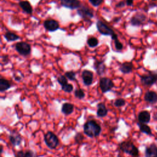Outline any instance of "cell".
Instances as JSON below:
<instances>
[{"instance_id":"ab89813d","label":"cell","mask_w":157,"mask_h":157,"mask_svg":"<svg viewBox=\"0 0 157 157\" xmlns=\"http://www.w3.org/2000/svg\"><path fill=\"white\" fill-rule=\"evenodd\" d=\"M118 157H121V156H120V155H118Z\"/></svg>"},{"instance_id":"f1b7e54d","label":"cell","mask_w":157,"mask_h":157,"mask_svg":"<svg viewBox=\"0 0 157 157\" xmlns=\"http://www.w3.org/2000/svg\"><path fill=\"white\" fill-rule=\"evenodd\" d=\"M57 82L60 85L63 86L67 83V78L65 75H60L57 78Z\"/></svg>"},{"instance_id":"836d02e7","label":"cell","mask_w":157,"mask_h":157,"mask_svg":"<svg viewBox=\"0 0 157 157\" xmlns=\"http://www.w3.org/2000/svg\"><path fill=\"white\" fill-rule=\"evenodd\" d=\"M89 1L94 6H98L102 3V0H89Z\"/></svg>"},{"instance_id":"ba28073f","label":"cell","mask_w":157,"mask_h":157,"mask_svg":"<svg viewBox=\"0 0 157 157\" xmlns=\"http://www.w3.org/2000/svg\"><path fill=\"white\" fill-rule=\"evenodd\" d=\"M82 79L85 86H90L93 82V73L92 71L85 69L82 72Z\"/></svg>"},{"instance_id":"ac0fdd59","label":"cell","mask_w":157,"mask_h":157,"mask_svg":"<svg viewBox=\"0 0 157 157\" xmlns=\"http://www.w3.org/2000/svg\"><path fill=\"white\" fill-rule=\"evenodd\" d=\"M74 110V104L69 102H65L62 104L61 112L65 115H69L73 113Z\"/></svg>"},{"instance_id":"4dcf8cb0","label":"cell","mask_w":157,"mask_h":157,"mask_svg":"<svg viewBox=\"0 0 157 157\" xmlns=\"http://www.w3.org/2000/svg\"><path fill=\"white\" fill-rule=\"evenodd\" d=\"M126 101L123 98H118L115 99L113 102V105L117 107H121L125 105Z\"/></svg>"},{"instance_id":"277c9868","label":"cell","mask_w":157,"mask_h":157,"mask_svg":"<svg viewBox=\"0 0 157 157\" xmlns=\"http://www.w3.org/2000/svg\"><path fill=\"white\" fill-rule=\"evenodd\" d=\"M96 26H97L98 30L101 34L103 35H106V36H110L112 39L113 40H115L116 39H117V36L114 33V31L111 28L108 27L106 25H105L102 21H97Z\"/></svg>"},{"instance_id":"9c48e42d","label":"cell","mask_w":157,"mask_h":157,"mask_svg":"<svg viewBox=\"0 0 157 157\" xmlns=\"http://www.w3.org/2000/svg\"><path fill=\"white\" fill-rule=\"evenodd\" d=\"M9 139L10 143L13 146H18L21 144L22 142V137L21 135L15 131H12L10 132Z\"/></svg>"},{"instance_id":"ffe728a7","label":"cell","mask_w":157,"mask_h":157,"mask_svg":"<svg viewBox=\"0 0 157 157\" xmlns=\"http://www.w3.org/2000/svg\"><path fill=\"white\" fill-rule=\"evenodd\" d=\"M133 68V65L131 62H124L122 63L120 66V71L123 74H129L132 72Z\"/></svg>"},{"instance_id":"4316f807","label":"cell","mask_w":157,"mask_h":157,"mask_svg":"<svg viewBox=\"0 0 157 157\" xmlns=\"http://www.w3.org/2000/svg\"><path fill=\"white\" fill-rule=\"evenodd\" d=\"M83 139H84V136L82 132H78L75 134L74 136V141L75 144H82Z\"/></svg>"},{"instance_id":"5bb4252c","label":"cell","mask_w":157,"mask_h":157,"mask_svg":"<svg viewBox=\"0 0 157 157\" xmlns=\"http://www.w3.org/2000/svg\"><path fill=\"white\" fill-rule=\"evenodd\" d=\"M108 113V110L104 102H99L97 104L96 115L98 117L102 118L105 117Z\"/></svg>"},{"instance_id":"2e32d148","label":"cell","mask_w":157,"mask_h":157,"mask_svg":"<svg viewBox=\"0 0 157 157\" xmlns=\"http://www.w3.org/2000/svg\"><path fill=\"white\" fill-rule=\"evenodd\" d=\"M137 118L139 122L146 124L149 123L150 121V113L147 110H143L139 113Z\"/></svg>"},{"instance_id":"4fadbf2b","label":"cell","mask_w":157,"mask_h":157,"mask_svg":"<svg viewBox=\"0 0 157 157\" xmlns=\"http://www.w3.org/2000/svg\"><path fill=\"white\" fill-rule=\"evenodd\" d=\"M77 13L80 17L85 20L90 19L93 17V12L86 7H82L77 10Z\"/></svg>"},{"instance_id":"8fae6325","label":"cell","mask_w":157,"mask_h":157,"mask_svg":"<svg viewBox=\"0 0 157 157\" xmlns=\"http://www.w3.org/2000/svg\"><path fill=\"white\" fill-rule=\"evenodd\" d=\"M44 26L49 31H54L59 28V23L54 20H47L44 23Z\"/></svg>"},{"instance_id":"484cf974","label":"cell","mask_w":157,"mask_h":157,"mask_svg":"<svg viewBox=\"0 0 157 157\" xmlns=\"http://www.w3.org/2000/svg\"><path fill=\"white\" fill-rule=\"evenodd\" d=\"M65 76L67 78V79H69V80L71 81H77V78H76V74L74 71H67L64 73Z\"/></svg>"},{"instance_id":"83f0119b","label":"cell","mask_w":157,"mask_h":157,"mask_svg":"<svg viewBox=\"0 0 157 157\" xmlns=\"http://www.w3.org/2000/svg\"><path fill=\"white\" fill-rule=\"evenodd\" d=\"M87 44L90 47H95L98 44V40L96 37H90L87 40Z\"/></svg>"},{"instance_id":"8d00e7d4","label":"cell","mask_w":157,"mask_h":157,"mask_svg":"<svg viewBox=\"0 0 157 157\" xmlns=\"http://www.w3.org/2000/svg\"><path fill=\"white\" fill-rule=\"evenodd\" d=\"M124 6V2H121L118 3L117 6V7H122V6Z\"/></svg>"},{"instance_id":"603a6c76","label":"cell","mask_w":157,"mask_h":157,"mask_svg":"<svg viewBox=\"0 0 157 157\" xmlns=\"http://www.w3.org/2000/svg\"><path fill=\"white\" fill-rule=\"evenodd\" d=\"M137 125H138L141 132H142L147 135L151 134V131L150 128L148 125H147L145 123H142L139 122L137 123Z\"/></svg>"},{"instance_id":"44dd1931","label":"cell","mask_w":157,"mask_h":157,"mask_svg":"<svg viewBox=\"0 0 157 157\" xmlns=\"http://www.w3.org/2000/svg\"><path fill=\"white\" fill-rule=\"evenodd\" d=\"M145 19V17L142 14H137L132 17L131 23L133 25H139L142 24Z\"/></svg>"},{"instance_id":"30bf717a","label":"cell","mask_w":157,"mask_h":157,"mask_svg":"<svg viewBox=\"0 0 157 157\" xmlns=\"http://www.w3.org/2000/svg\"><path fill=\"white\" fill-rule=\"evenodd\" d=\"M63 6L69 9H77L80 6V2L78 0H60Z\"/></svg>"},{"instance_id":"5b68a950","label":"cell","mask_w":157,"mask_h":157,"mask_svg":"<svg viewBox=\"0 0 157 157\" xmlns=\"http://www.w3.org/2000/svg\"><path fill=\"white\" fill-rule=\"evenodd\" d=\"M114 87L113 81L108 77H101L99 79V88L103 93H106L112 90Z\"/></svg>"},{"instance_id":"7402d4cb","label":"cell","mask_w":157,"mask_h":157,"mask_svg":"<svg viewBox=\"0 0 157 157\" xmlns=\"http://www.w3.org/2000/svg\"><path fill=\"white\" fill-rule=\"evenodd\" d=\"M19 6L23 10V11H25L26 13H27L28 14H31L32 13L33 8H32L30 3L28 1H20L19 2Z\"/></svg>"},{"instance_id":"6da1fadb","label":"cell","mask_w":157,"mask_h":157,"mask_svg":"<svg viewBox=\"0 0 157 157\" xmlns=\"http://www.w3.org/2000/svg\"><path fill=\"white\" fill-rule=\"evenodd\" d=\"M101 125L95 120H88L83 124V132L88 137L93 138L99 136L101 132Z\"/></svg>"},{"instance_id":"1f68e13d","label":"cell","mask_w":157,"mask_h":157,"mask_svg":"<svg viewBox=\"0 0 157 157\" xmlns=\"http://www.w3.org/2000/svg\"><path fill=\"white\" fill-rule=\"evenodd\" d=\"M24 156L25 157H37V154L36 152L31 150H26L24 152Z\"/></svg>"},{"instance_id":"74e56055","label":"cell","mask_w":157,"mask_h":157,"mask_svg":"<svg viewBox=\"0 0 157 157\" xmlns=\"http://www.w3.org/2000/svg\"><path fill=\"white\" fill-rule=\"evenodd\" d=\"M0 150H1V154L3 151V145L2 144H1L0 145Z\"/></svg>"},{"instance_id":"9a60e30c","label":"cell","mask_w":157,"mask_h":157,"mask_svg":"<svg viewBox=\"0 0 157 157\" xmlns=\"http://www.w3.org/2000/svg\"><path fill=\"white\" fill-rule=\"evenodd\" d=\"M145 157H157V146L155 144H151L146 147Z\"/></svg>"},{"instance_id":"3957f363","label":"cell","mask_w":157,"mask_h":157,"mask_svg":"<svg viewBox=\"0 0 157 157\" xmlns=\"http://www.w3.org/2000/svg\"><path fill=\"white\" fill-rule=\"evenodd\" d=\"M44 140L47 147L51 150L56 149L59 145L58 136L52 131H47L44 136Z\"/></svg>"},{"instance_id":"7a4b0ae2","label":"cell","mask_w":157,"mask_h":157,"mask_svg":"<svg viewBox=\"0 0 157 157\" xmlns=\"http://www.w3.org/2000/svg\"><path fill=\"white\" fill-rule=\"evenodd\" d=\"M118 147L121 151L132 157H139V156L137 147L131 140L122 141L118 144Z\"/></svg>"},{"instance_id":"d6a6232c","label":"cell","mask_w":157,"mask_h":157,"mask_svg":"<svg viewBox=\"0 0 157 157\" xmlns=\"http://www.w3.org/2000/svg\"><path fill=\"white\" fill-rule=\"evenodd\" d=\"M114 42H115V47L117 50H121L123 48V45L118 40V38L116 39L115 40H114Z\"/></svg>"},{"instance_id":"7c38bea8","label":"cell","mask_w":157,"mask_h":157,"mask_svg":"<svg viewBox=\"0 0 157 157\" xmlns=\"http://www.w3.org/2000/svg\"><path fill=\"white\" fill-rule=\"evenodd\" d=\"M93 67L98 75H102L105 73L106 66L103 61H96L94 63Z\"/></svg>"},{"instance_id":"f35d334b","label":"cell","mask_w":157,"mask_h":157,"mask_svg":"<svg viewBox=\"0 0 157 157\" xmlns=\"http://www.w3.org/2000/svg\"><path fill=\"white\" fill-rule=\"evenodd\" d=\"M156 118L157 119V113H156Z\"/></svg>"},{"instance_id":"60d3db41","label":"cell","mask_w":157,"mask_h":157,"mask_svg":"<svg viewBox=\"0 0 157 157\" xmlns=\"http://www.w3.org/2000/svg\"><path fill=\"white\" fill-rule=\"evenodd\" d=\"M153 1H155V0H153Z\"/></svg>"},{"instance_id":"d4e9b609","label":"cell","mask_w":157,"mask_h":157,"mask_svg":"<svg viewBox=\"0 0 157 157\" xmlns=\"http://www.w3.org/2000/svg\"><path fill=\"white\" fill-rule=\"evenodd\" d=\"M74 96L78 99H82L85 98V93L83 90L82 88H77L74 91Z\"/></svg>"},{"instance_id":"cb8c5ba5","label":"cell","mask_w":157,"mask_h":157,"mask_svg":"<svg viewBox=\"0 0 157 157\" xmlns=\"http://www.w3.org/2000/svg\"><path fill=\"white\" fill-rule=\"evenodd\" d=\"M4 37L9 42L14 41V40H17L20 38V37L18 36H17L15 33H11V32H7L4 34Z\"/></svg>"},{"instance_id":"d590c367","label":"cell","mask_w":157,"mask_h":157,"mask_svg":"<svg viewBox=\"0 0 157 157\" xmlns=\"http://www.w3.org/2000/svg\"><path fill=\"white\" fill-rule=\"evenodd\" d=\"M133 0H126V4L128 6H131L132 4Z\"/></svg>"},{"instance_id":"e575fe53","label":"cell","mask_w":157,"mask_h":157,"mask_svg":"<svg viewBox=\"0 0 157 157\" xmlns=\"http://www.w3.org/2000/svg\"><path fill=\"white\" fill-rule=\"evenodd\" d=\"M24 151L23 150H20L18 151L17 153V157H25L24 156Z\"/></svg>"},{"instance_id":"52a82bcc","label":"cell","mask_w":157,"mask_h":157,"mask_svg":"<svg viewBox=\"0 0 157 157\" xmlns=\"http://www.w3.org/2000/svg\"><path fill=\"white\" fill-rule=\"evenodd\" d=\"M157 81V74L149 73L140 76V82L144 86H151Z\"/></svg>"},{"instance_id":"e0dca14e","label":"cell","mask_w":157,"mask_h":157,"mask_svg":"<svg viewBox=\"0 0 157 157\" xmlns=\"http://www.w3.org/2000/svg\"><path fill=\"white\" fill-rule=\"evenodd\" d=\"M12 86V83L9 80L3 78L2 77L0 78V91L1 93L4 92Z\"/></svg>"},{"instance_id":"8992f818","label":"cell","mask_w":157,"mask_h":157,"mask_svg":"<svg viewBox=\"0 0 157 157\" xmlns=\"http://www.w3.org/2000/svg\"><path fill=\"white\" fill-rule=\"evenodd\" d=\"M15 50L17 52L23 56H28L31 53V48L29 44L25 42H17L15 44Z\"/></svg>"},{"instance_id":"f546056e","label":"cell","mask_w":157,"mask_h":157,"mask_svg":"<svg viewBox=\"0 0 157 157\" xmlns=\"http://www.w3.org/2000/svg\"><path fill=\"white\" fill-rule=\"evenodd\" d=\"M74 87L71 83H66V85L61 86V90L66 93H71L73 91Z\"/></svg>"},{"instance_id":"d6986e66","label":"cell","mask_w":157,"mask_h":157,"mask_svg":"<svg viewBox=\"0 0 157 157\" xmlns=\"http://www.w3.org/2000/svg\"><path fill=\"white\" fill-rule=\"evenodd\" d=\"M144 99L149 103H156L157 102V93L151 91H147L144 96Z\"/></svg>"}]
</instances>
